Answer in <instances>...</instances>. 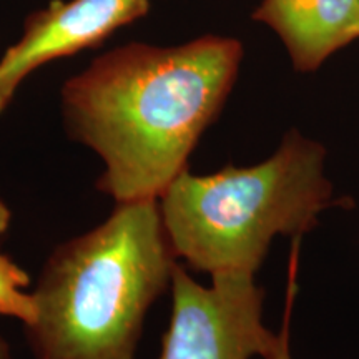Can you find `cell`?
Returning a JSON list of instances; mask_svg holds the SVG:
<instances>
[{"mask_svg": "<svg viewBox=\"0 0 359 359\" xmlns=\"http://www.w3.org/2000/svg\"><path fill=\"white\" fill-rule=\"evenodd\" d=\"M243 60L238 39L132 42L93 58L62 88L67 133L103 161L98 188L116 203L158 200L187 170Z\"/></svg>", "mask_w": 359, "mask_h": 359, "instance_id": "6da1fadb", "label": "cell"}, {"mask_svg": "<svg viewBox=\"0 0 359 359\" xmlns=\"http://www.w3.org/2000/svg\"><path fill=\"white\" fill-rule=\"evenodd\" d=\"M175 264L158 200L116 203L45 264L25 326L35 359H135L147 311Z\"/></svg>", "mask_w": 359, "mask_h": 359, "instance_id": "7a4b0ae2", "label": "cell"}, {"mask_svg": "<svg viewBox=\"0 0 359 359\" xmlns=\"http://www.w3.org/2000/svg\"><path fill=\"white\" fill-rule=\"evenodd\" d=\"M326 150L298 130L253 167L213 175L183 170L158 198L175 257L210 276L255 275L278 235L302 238L336 203L325 175Z\"/></svg>", "mask_w": 359, "mask_h": 359, "instance_id": "3957f363", "label": "cell"}, {"mask_svg": "<svg viewBox=\"0 0 359 359\" xmlns=\"http://www.w3.org/2000/svg\"><path fill=\"white\" fill-rule=\"evenodd\" d=\"M170 285L172 318L160 359H264L275 348L255 275H217L203 286L177 263Z\"/></svg>", "mask_w": 359, "mask_h": 359, "instance_id": "277c9868", "label": "cell"}, {"mask_svg": "<svg viewBox=\"0 0 359 359\" xmlns=\"http://www.w3.org/2000/svg\"><path fill=\"white\" fill-rule=\"evenodd\" d=\"M148 12L150 0H52L30 13L20 39L0 58V114L32 72L98 47Z\"/></svg>", "mask_w": 359, "mask_h": 359, "instance_id": "5b68a950", "label": "cell"}, {"mask_svg": "<svg viewBox=\"0 0 359 359\" xmlns=\"http://www.w3.org/2000/svg\"><path fill=\"white\" fill-rule=\"evenodd\" d=\"M251 17L281 39L304 74L359 40V0H262Z\"/></svg>", "mask_w": 359, "mask_h": 359, "instance_id": "8992f818", "label": "cell"}, {"mask_svg": "<svg viewBox=\"0 0 359 359\" xmlns=\"http://www.w3.org/2000/svg\"><path fill=\"white\" fill-rule=\"evenodd\" d=\"M12 213L8 206L0 200V236L7 231ZM30 278L20 266L0 251V316L15 318L25 326L35 320V299L32 293H24Z\"/></svg>", "mask_w": 359, "mask_h": 359, "instance_id": "52a82bcc", "label": "cell"}, {"mask_svg": "<svg viewBox=\"0 0 359 359\" xmlns=\"http://www.w3.org/2000/svg\"><path fill=\"white\" fill-rule=\"evenodd\" d=\"M296 263H298V243H294L293 253H291V266H290V281H288V299H286V313L285 321H283V330L278 334L275 348L264 359H293L290 349V316H291V304L294 303V291H296Z\"/></svg>", "mask_w": 359, "mask_h": 359, "instance_id": "ba28073f", "label": "cell"}, {"mask_svg": "<svg viewBox=\"0 0 359 359\" xmlns=\"http://www.w3.org/2000/svg\"><path fill=\"white\" fill-rule=\"evenodd\" d=\"M0 359H12V354H11V349H8V346L0 349Z\"/></svg>", "mask_w": 359, "mask_h": 359, "instance_id": "9c48e42d", "label": "cell"}, {"mask_svg": "<svg viewBox=\"0 0 359 359\" xmlns=\"http://www.w3.org/2000/svg\"><path fill=\"white\" fill-rule=\"evenodd\" d=\"M2 348H7V343L2 338H0V349H2Z\"/></svg>", "mask_w": 359, "mask_h": 359, "instance_id": "30bf717a", "label": "cell"}]
</instances>
